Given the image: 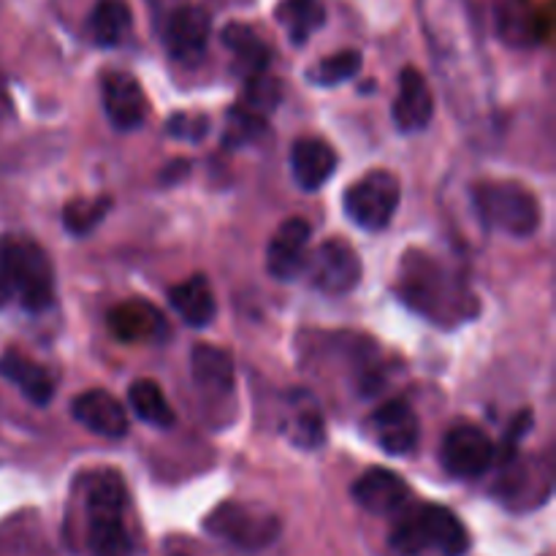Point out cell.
<instances>
[{"label":"cell","mask_w":556,"mask_h":556,"mask_svg":"<svg viewBox=\"0 0 556 556\" xmlns=\"http://www.w3.org/2000/svg\"><path fill=\"white\" fill-rule=\"evenodd\" d=\"M402 302L418 315L438 326H456L472 318L478 309L476 296L454 269L427 253L402 255L400 280H396Z\"/></svg>","instance_id":"cell-1"},{"label":"cell","mask_w":556,"mask_h":556,"mask_svg":"<svg viewBox=\"0 0 556 556\" xmlns=\"http://www.w3.org/2000/svg\"><path fill=\"white\" fill-rule=\"evenodd\" d=\"M20 302L27 313H41L54 299V271L41 244L30 239H0V307Z\"/></svg>","instance_id":"cell-2"},{"label":"cell","mask_w":556,"mask_h":556,"mask_svg":"<svg viewBox=\"0 0 556 556\" xmlns=\"http://www.w3.org/2000/svg\"><path fill=\"white\" fill-rule=\"evenodd\" d=\"M391 548L402 556H462L470 548V538L462 521L440 505H407L391 530Z\"/></svg>","instance_id":"cell-3"},{"label":"cell","mask_w":556,"mask_h":556,"mask_svg":"<svg viewBox=\"0 0 556 556\" xmlns=\"http://www.w3.org/2000/svg\"><path fill=\"white\" fill-rule=\"evenodd\" d=\"M472 199L483 223L508 237L527 239L541 228V201L525 185L510 179H483L472 188Z\"/></svg>","instance_id":"cell-4"},{"label":"cell","mask_w":556,"mask_h":556,"mask_svg":"<svg viewBox=\"0 0 556 556\" xmlns=\"http://www.w3.org/2000/svg\"><path fill=\"white\" fill-rule=\"evenodd\" d=\"M87 546L92 556H128L125 530V486L117 472L92 478L87 492Z\"/></svg>","instance_id":"cell-5"},{"label":"cell","mask_w":556,"mask_h":556,"mask_svg":"<svg viewBox=\"0 0 556 556\" xmlns=\"http://www.w3.org/2000/svg\"><path fill=\"white\" fill-rule=\"evenodd\" d=\"M206 530L244 552H261L280 535V519L261 505L223 503L206 516Z\"/></svg>","instance_id":"cell-6"},{"label":"cell","mask_w":556,"mask_h":556,"mask_svg":"<svg viewBox=\"0 0 556 556\" xmlns=\"http://www.w3.org/2000/svg\"><path fill=\"white\" fill-rule=\"evenodd\" d=\"M402 199L400 177L386 168H375L345 190V212L364 231H383Z\"/></svg>","instance_id":"cell-7"},{"label":"cell","mask_w":556,"mask_h":556,"mask_svg":"<svg viewBox=\"0 0 556 556\" xmlns=\"http://www.w3.org/2000/svg\"><path fill=\"white\" fill-rule=\"evenodd\" d=\"M304 271L309 286L318 288L320 293L342 296L362 282V258L345 239H326L313 255H307Z\"/></svg>","instance_id":"cell-8"},{"label":"cell","mask_w":556,"mask_h":556,"mask_svg":"<svg viewBox=\"0 0 556 556\" xmlns=\"http://www.w3.org/2000/svg\"><path fill=\"white\" fill-rule=\"evenodd\" d=\"M494 456H497L494 443L481 427L472 424H456L440 443V465L454 478L483 476L494 465Z\"/></svg>","instance_id":"cell-9"},{"label":"cell","mask_w":556,"mask_h":556,"mask_svg":"<svg viewBox=\"0 0 556 556\" xmlns=\"http://www.w3.org/2000/svg\"><path fill=\"white\" fill-rule=\"evenodd\" d=\"M367 432L386 454L407 456L416 451L421 427L413 413V407L405 400H389L369 416Z\"/></svg>","instance_id":"cell-10"},{"label":"cell","mask_w":556,"mask_h":556,"mask_svg":"<svg viewBox=\"0 0 556 556\" xmlns=\"http://www.w3.org/2000/svg\"><path fill=\"white\" fill-rule=\"evenodd\" d=\"M212 20L201 5H179L166 16L163 25V43L168 54L179 63H195L206 52L210 43Z\"/></svg>","instance_id":"cell-11"},{"label":"cell","mask_w":556,"mask_h":556,"mask_svg":"<svg viewBox=\"0 0 556 556\" xmlns=\"http://www.w3.org/2000/svg\"><path fill=\"white\" fill-rule=\"evenodd\" d=\"M313 228L302 217H288L271 233L269 248H266V269L275 280L288 282L296 275H302L307 264V248Z\"/></svg>","instance_id":"cell-12"},{"label":"cell","mask_w":556,"mask_h":556,"mask_svg":"<svg viewBox=\"0 0 556 556\" xmlns=\"http://www.w3.org/2000/svg\"><path fill=\"white\" fill-rule=\"evenodd\" d=\"M103 109L117 130H134L147 117V98L136 76L128 71H106L101 79Z\"/></svg>","instance_id":"cell-13"},{"label":"cell","mask_w":556,"mask_h":556,"mask_svg":"<svg viewBox=\"0 0 556 556\" xmlns=\"http://www.w3.org/2000/svg\"><path fill=\"white\" fill-rule=\"evenodd\" d=\"M353 500L372 516H400L410 505V486L396 472L372 467L351 489Z\"/></svg>","instance_id":"cell-14"},{"label":"cell","mask_w":556,"mask_h":556,"mask_svg":"<svg viewBox=\"0 0 556 556\" xmlns=\"http://www.w3.org/2000/svg\"><path fill=\"white\" fill-rule=\"evenodd\" d=\"M71 416L85 429L101 434V438L117 440L128 434V413L103 389H92L76 396L71 402Z\"/></svg>","instance_id":"cell-15"},{"label":"cell","mask_w":556,"mask_h":556,"mask_svg":"<svg viewBox=\"0 0 556 556\" xmlns=\"http://www.w3.org/2000/svg\"><path fill=\"white\" fill-rule=\"evenodd\" d=\"M434 101L427 79L418 68L407 65L400 74V96L394 101V123L402 134H418L432 123Z\"/></svg>","instance_id":"cell-16"},{"label":"cell","mask_w":556,"mask_h":556,"mask_svg":"<svg viewBox=\"0 0 556 556\" xmlns=\"http://www.w3.org/2000/svg\"><path fill=\"white\" fill-rule=\"evenodd\" d=\"M337 168V152L329 141L318 139V136H302L293 141L291 147V172L293 179L302 190L313 193V190L324 188L331 179Z\"/></svg>","instance_id":"cell-17"},{"label":"cell","mask_w":556,"mask_h":556,"mask_svg":"<svg viewBox=\"0 0 556 556\" xmlns=\"http://www.w3.org/2000/svg\"><path fill=\"white\" fill-rule=\"evenodd\" d=\"M282 434L299 448H318L326 438L324 413L307 391H291L282 407Z\"/></svg>","instance_id":"cell-18"},{"label":"cell","mask_w":556,"mask_h":556,"mask_svg":"<svg viewBox=\"0 0 556 556\" xmlns=\"http://www.w3.org/2000/svg\"><path fill=\"white\" fill-rule=\"evenodd\" d=\"M168 302L177 309L179 318L188 326H195V329L210 326L217 315L215 293H212L210 280L204 275H193L185 282H179V286H174L168 291Z\"/></svg>","instance_id":"cell-19"},{"label":"cell","mask_w":556,"mask_h":556,"mask_svg":"<svg viewBox=\"0 0 556 556\" xmlns=\"http://www.w3.org/2000/svg\"><path fill=\"white\" fill-rule=\"evenodd\" d=\"M109 331L123 342H144L152 340L163 331V318L150 302L130 299V302L117 304L106 318Z\"/></svg>","instance_id":"cell-20"},{"label":"cell","mask_w":556,"mask_h":556,"mask_svg":"<svg viewBox=\"0 0 556 556\" xmlns=\"http://www.w3.org/2000/svg\"><path fill=\"white\" fill-rule=\"evenodd\" d=\"M0 378L14 383L33 405H47L54 394L52 375L33 358L22 356L20 351H5L0 356Z\"/></svg>","instance_id":"cell-21"},{"label":"cell","mask_w":556,"mask_h":556,"mask_svg":"<svg viewBox=\"0 0 556 556\" xmlns=\"http://www.w3.org/2000/svg\"><path fill=\"white\" fill-rule=\"evenodd\" d=\"M223 43H226L228 52L233 54L237 68L242 71L248 79L266 74L271 52L269 47H266L264 38H261L253 27L242 25V22H231V25L223 27Z\"/></svg>","instance_id":"cell-22"},{"label":"cell","mask_w":556,"mask_h":556,"mask_svg":"<svg viewBox=\"0 0 556 556\" xmlns=\"http://www.w3.org/2000/svg\"><path fill=\"white\" fill-rule=\"evenodd\" d=\"M134 14L128 0H96L87 20V33L98 47H119L128 38Z\"/></svg>","instance_id":"cell-23"},{"label":"cell","mask_w":556,"mask_h":556,"mask_svg":"<svg viewBox=\"0 0 556 556\" xmlns=\"http://www.w3.org/2000/svg\"><path fill=\"white\" fill-rule=\"evenodd\" d=\"M193 367V380L204 391L215 396L231 394L233 389V362L223 348L215 345H195L190 356Z\"/></svg>","instance_id":"cell-24"},{"label":"cell","mask_w":556,"mask_h":556,"mask_svg":"<svg viewBox=\"0 0 556 556\" xmlns=\"http://www.w3.org/2000/svg\"><path fill=\"white\" fill-rule=\"evenodd\" d=\"M277 22L286 27L293 43H304L326 22L324 0H280L275 9Z\"/></svg>","instance_id":"cell-25"},{"label":"cell","mask_w":556,"mask_h":556,"mask_svg":"<svg viewBox=\"0 0 556 556\" xmlns=\"http://www.w3.org/2000/svg\"><path fill=\"white\" fill-rule=\"evenodd\" d=\"M130 410L141 418L144 424L157 429H168L174 424V410L168 400L163 396L161 386L155 380H134L128 389Z\"/></svg>","instance_id":"cell-26"},{"label":"cell","mask_w":556,"mask_h":556,"mask_svg":"<svg viewBox=\"0 0 556 556\" xmlns=\"http://www.w3.org/2000/svg\"><path fill=\"white\" fill-rule=\"evenodd\" d=\"M494 14H497L500 36L505 43L527 47L535 38V20L527 0H494Z\"/></svg>","instance_id":"cell-27"},{"label":"cell","mask_w":556,"mask_h":556,"mask_svg":"<svg viewBox=\"0 0 556 556\" xmlns=\"http://www.w3.org/2000/svg\"><path fill=\"white\" fill-rule=\"evenodd\" d=\"M109 210H112V199H109V195H98V199H74L65 204L63 223L71 233L85 237V233H90L92 228L106 217Z\"/></svg>","instance_id":"cell-28"},{"label":"cell","mask_w":556,"mask_h":556,"mask_svg":"<svg viewBox=\"0 0 556 556\" xmlns=\"http://www.w3.org/2000/svg\"><path fill=\"white\" fill-rule=\"evenodd\" d=\"M358 71H362V54H358L356 49H342V52H334L329 54V58L320 60L318 68L309 74V79H313L315 85L334 87L353 79Z\"/></svg>","instance_id":"cell-29"},{"label":"cell","mask_w":556,"mask_h":556,"mask_svg":"<svg viewBox=\"0 0 556 556\" xmlns=\"http://www.w3.org/2000/svg\"><path fill=\"white\" fill-rule=\"evenodd\" d=\"M266 134V119L261 114L248 112L244 106H237L228 112V128L223 136V144L226 147H242L255 141L258 136Z\"/></svg>","instance_id":"cell-30"},{"label":"cell","mask_w":556,"mask_h":556,"mask_svg":"<svg viewBox=\"0 0 556 556\" xmlns=\"http://www.w3.org/2000/svg\"><path fill=\"white\" fill-rule=\"evenodd\" d=\"M277 103H280V81L271 79V76L266 74L248 79V90H244V103H242L248 112H255L264 117V112L275 109Z\"/></svg>","instance_id":"cell-31"},{"label":"cell","mask_w":556,"mask_h":556,"mask_svg":"<svg viewBox=\"0 0 556 556\" xmlns=\"http://www.w3.org/2000/svg\"><path fill=\"white\" fill-rule=\"evenodd\" d=\"M166 130L174 136V139H182V141H199L201 136L210 130V119L204 114H174L172 119L166 123Z\"/></svg>","instance_id":"cell-32"}]
</instances>
